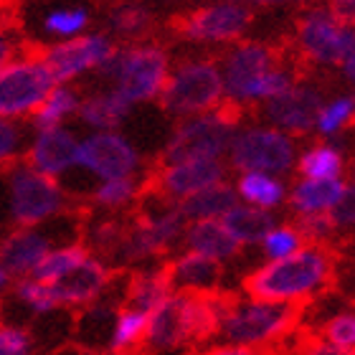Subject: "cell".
I'll return each mask as SVG.
<instances>
[{
    "label": "cell",
    "mask_w": 355,
    "mask_h": 355,
    "mask_svg": "<svg viewBox=\"0 0 355 355\" xmlns=\"http://www.w3.org/2000/svg\"><path fill=\"white\" fill-rule=\"evenodd\" d=\"M338 277V254L330 244L300 246L284 259L261 261L246 274L244 292L304 310L318 297L327 295Z\"/></svg>",
    "instance_id": "cell-1"
},
{
    "label": "cell",
    "mask_w": 355,
    "mask_h": 355,
    "mask_svg": "<svg viewBox=\"0 0 355 355\" xmlns=\"http://www.w3.org/2000/svg\"><path fill=\"white\" fill-rule=\"evenodd\" d=\"M218 69L226 107L236 112L259 110L297 79V69L272 44L257 38H241L223 49Z\"/></svg>",
    "instance_id": "cell-2"
},
{
    "label": "cell",
    "mask_w": 355,
    "mask_h": 355,
    "mask_svg": "<svg viewBox=\"0 0 355 355\" xmlns=\"http://www.w3.org/2000/svg\"><path fill=\"white\" fill-rule=\"evenodd\" d=\"M185 226L188 221L175 200L148 188L132 211V218L125 221L122 244L114 254L112 266L122 264L140 269V266L160 264L165 257L180 249Z\"/></svg>",
    "instance_id": "cell-3"
},
{
    "label": "cell",
    "mask_w": 355,
    "mask_h": 355,
    "mask_svg": "<svg viewBox=\"0 0 355 355\" xmlns=\"http://www.w3.org/2000/svg\"><path fill=\"white\" fill-rule=\"evenodd\" d=\"M223 292L216 295H185L173 292L157 310L148 315L145 348L153 353H175L216 338L223 310Z\"/></svg>",
    "instance_id": "cell-4"
},
{
    "label": "cell",
    "mask_w": 355,
    "mask_h": 355,
    "mask_svg": "<svg viewBox=\"0 0 355 355\" xmlns=\"http://www.w3.org/2000/svg\"><path fill=\"white\" fill-rule=\"evenodd\" d=\"M300 320H302V310L289 307V304L269 302V300L244 292L241 297L223 300L216 338L264 353V350L277 348L287 340L297 330Z\"/></svg>",
    "instance_id": "cell-5"
},
{
    "label": "cell",
    "mask_w": 355,
    "mask_h": 355,
    "mask_svg": "<svg viewBox=\"0 0 355 355\" xmlns=\"http://www.w3.org/2000/svg\"><path fill=\"white\" fill-rule=\"evenodd\" d=\"M173 59L171 51L157 41H132L122 49H114V56L104 67V79L112 92H117L130 107L157 102L163 92Z\"/></svg>",
    "instance_id": "cell-6"
},
{
    "label": "cell",
    "mask_w": 355,
    "mask_h": 355,
    "mask_svg": "<svg viewBox=\"0 0 355 355\" xmlns=\"http://www.w3.org/2000/svg\"><path fill=\"white\" fill-rule=\"evenodd\" d=\"M157 102L175 119L226 107V92H223L218 59L188 56V59L173 64Z\"/></svg>",
    "instance_id": "cell-7"
},
{
    "label": "cell",
    "mask_w": 355,
    "mask_h": 355,
    "mask_svg": "<svg viewBox=\"0 0 355 355\" xmlns=\"http://www.w3.org/2000/svg\"><path fill=\"white\" fill-rule=\"evenodd\" d=\"M297 150H300V140L277 130L264 119L259 122L239 119L229 150H226V165L234 173L261 171L287 178L295 173Z\"/></svg>",
    "instance_id": "cell-8"
},
{
    "label": "cell",
    "mask_w": 355,
    "mask_h": 355,
    "mask_svg": "<svg viewBox=\"0 0 355 355\" xmlns=\"http://www.w3.org/2000/svg\"><path fill=\"white\" fill-rule=\"evenodd\" d=\"M297 56L315 69H340L355 59V28L330 6H310L295 26Z\"/></svg>",
    "instance_id": "cell-9"
},
{
    "label": "cell",
    "mask_w": 355,
    "mask_h": 355,
    "mask_svg": "<svg viewBox=\"0 0 355 355\" xmlns=\"http://www.w3.org/2000/svg\"><path fill=\"white\" fill-rule=\"evenodd\" d=\"M8 214L15 226H46L69 214L71 198L61 180L33 171L28 163L8 168Z\"/></svg>",
    "instance_id": "cell-10"
},
{
    "label": "cell",
    "mask_w": 355,
    "mask_h": 355,
    "mask_svg": "<svg viewBox=\"0 0 355 355\" xmlns=\"http://www.w3.org/2000/svg\"><path fill=\"white\" fill-rule=\"evenodd\" d=\"M239 125V112L218 107L214 112L178 119L160 153V163L168 160H226V150Z\"/></svg>",
    "instance_id": "cell-11"
},
{
    "label": "cell",
    "mask_w": 355,
    "mask_h": 355,
    "mask_svg": "<svg viewBox=\"0 0 355 355\" xmlns=\"http://www.w3.org/2000/svg\"><path fill=\"white\" fill-rule=\"evenodd\" d=\"M56 84L41 51H18L0 67V117L28 122Z\"/></svg>",
    "instance_id": "cell-12"
},
{
    "label": "cell",
    "mask_w": 355,
    "mask_h": 355,
    "mask_svg": "<svg viewBox=\"0 0 355 355\" xmlns=\"http://www.w3.org/2000/svg\"><path fill=\"white\" fill-rule=\"evenodd\" d=\"M76 171L87 173L94 183L110 178H135L145 171V155L122 130H99L79 140Z\"/></svg>",
    "instance_id": "cell-13"
},
{
    "label": "cell",
    "mask_w": 355,
    "mask_h": 355,
    "mask_svg": "<svg viewBox=\"0 0 355 355\" xmlns=\"http://www.w3.org/2000/svg\"><path fill=\"white\" fill-rule=\"evenodd\" d=\"M114 38L110 33L87 31L82 36L53 41L44 49L46 67L51 69L56 84H76L89 74H102L114 56Z\"/></svg>",
    "instance_id": "cell-14"
},
{
    "label": "cell",
    "mask_w": 355,
    "mask_h": 355,
    "mask_svg": "<svg viewBox=\"0 0 355 355\" xmlns=\"http://www.w3.org/2000/svg\"><path fill=\"white\" fill-rule=\"evenodd\" d=\"M252 28V10L249 6L231 3V0H216L198 10L188 13L180 21V36L193 46L206 49H229L241 38H246Z\"/></svg>",
    "instance_id": "cell-15"
},
{
    "label": "cell",
    "mask_w": 355,
    "mask_h": 355,
    "mask_svg": "<svg viewBox=\"0 0 355 355\" xmlns=\"http://www.w3.org/2000/svg\"><path fill=\"white\" fill-rule=\"evenodd\" d=\"M325 99V92L310 79H300L289 84L282 94H277L274 99L259 107L264 122L274 125L282 132L292 135L295 140L312 135L315 127V117H318L320 104Z\"/></svg>",
    "instance_id": "cell-16"
},
{
    "label": "cell",
    "mask_w": 355,
    "mask_h": 355,
    "mask_svg": "<svg viewBox=\"0 0 355 355\" xmlns=\"http://www.w3.org/2000/svg\"><path fill=\"white\" fill-rule=\"evenodd\" d=\"M229 173L226 160H168L153 171V175L148 178V188L180 203L211 185L229 180Z\"/></svg>",
    "instance_id": "cell-17"
},
{
    "label": "cell",
    "mask_w": 355,
    "mask_h": 355,
    "mask_svg": "<svg viewBox=\"0 0 355 355\" xmlns=\"http://www.w3.org/2000/svg\"><path fill=\"white\" fill-rule=\"evenodd\" d=\"M79 140L82 135L71 125L31 130L23 163H28L33 171L44 175L61 180L71 175L79 165Z\"/></svg>",
    "instance_id": "cell-18"
},
{
    "label": "cell",
    "mask_w": 355,
    "mask_h": 355,
    "mask_svg": "<svg viewBox=\"0 0 355 355\" xmlns=\"http://www.w3.org/2000/svg\"><path fill=\"white\" fill-rule=\"evenodd\" d=\"M112 282H114V266L96 254H89L82 264L74 266L59 282H53L51 287L61 310H84L110 292Z\"/></svg>",
    "instance_id": "cell-19"
},
{
    "label": "cell",
    "mask_w": 355,
    "mask_h": 355,
    "mask_svg": "<svg viewBox=\"0 0 355 355\" xmlns=\"http://www.w3.org/2000/svg\"><path fill=\"white\" fill-rule=\"evenodd\" d=\"M353 188L345 178H300L297 175L287 185L289 214L297 218L307 216H330L333 208L343 200V196Z\"/></svg>",
    "instance_id": "cell-20"
},
{
    "label": "cell",
    "mask_w": 355,
    "mask_h": 355,
    "mask_svg": "<svg viewBox=\"0 0 355 355\" xmlns=\"http://www.w3.org/2000/svg\"><path fill=\"white\" fill-rule=\"evenodd\" d=\"M163 266L173 284V292H185V295L223 292V266L196 252L178 249L168 257Z\"/></svg>",
    "instance_id": "cell-21"
},
{
    "label": "cell",
    "mask_w": 355,
    "mask_h": 355,
    "mask_svg": "<svg viewBox=\"0 0 355 355\" xmlns=\"http://www.w3.org/2000/svg\"><path fill=\"white\" fill-rule=\"evenodd\" d=\"M53 246V236L44 226H15L0 241V264L13 279L31 277L44 254Z\"/></svg>",
    "instance_id": "cell-22"
},
{
    "label": "cell",
    "mask_w": 355,
    "mask_h": 355,
    "mask_svg": "<svg viewBox=\"0 0 355 355\" xmlns=\"http://www.w3.org/2000/svg\"><path fill=\"white\" fill-rule=\"evenodd\" d=\"M180 249L196 252L221 266H226L229 261H234L239 254L244 252V249L236 244V239L229 234V229L223 226L221 218L188 221V226H185V231H183Z\"/></svg>",
    "instance_id": "cell-23"
},
{
    "label": "cell",
    "mask_w": 355,
    "mask_h": 355,
    "mask_svg": "<svg viewBox=\"0 0 355 355\" xmlns=\"http://www.w3.org/2000/svg\"><path fill=\"white\" fill-rule=\"evenodd\" d=\"M234 193L236 200L246 203V206L261 208L269 214H277L287 206V178L272 175V173L261 171H244L236 173L234 178Z\"/></svg>",
    "instance_id": "cell-24"
},
{
    "label": "cell",
    "mask_w": 355,
    "mask_h": 355,
    "mask_svg": "<svg viewBox=\"0 0 355 355\" xmlns=\"http://www.w3.org/2000/svg\"><path fill=\"white\" fill-rule=\"evenodd\" d=\"M132 114V107L117 94L107 89H96L82 94V104L76 112V122L87 127V132H99V130H119L127 117Z\"/></svg>",
    "instance_id": "cell-25"
},
{
    "label": "cell",
    "mask_w": 355,
    "mask_h": 355,
    "mask_svg": "<svg viewBox=\"0 0 355 355\" xmlns=\"http://www.w3.org/2000/svg\"><path fill=\"white\" fill-rule=\"evenodd\" d=\"M148 191V178H110V180H96L89 200L99 214L110 216H125L137 208Z\"/></svg>",
    "instance_id": "cell-26"
},
{
    "label": "cell",
    "mask_w": 355,
    "mask_h": 355,
    "mask_svg": "<svg viewBox=\"0 0 355 355\" xmlns=\"http://www.w3.org/2000/svg\"><path fill=\"white\" fill-rule=\"evenodd\" d=\"M173 295V284L168 279L163 264H150L135 269L125 284V304L142 312H153Z\"/></svg>",
    "instance_id": "cell-27"
},
{
    "label": "cell",
    "mask_w": 355,
    "mask_h": 355,
    "mask_svg": "<svg viewBox=\"0 0 355 355\" xmlns=\"http://www.w3.org/2000/svg\"><path fill=\"white\" fill-rule=\"evenodd\" d=\"M348 155L338 140H315L297 150L295 173L300 178H345Z\"/></svg>",
    "instance_id": "cell-28"
},
{
    "label": "cell",
    "mask_w": 355,
    "mask_h": 355,
    "mask_svg": "<svg viewBox=\"0 0 355 355\" xmlns=\"http://www.w3.org/2000/svg\"><path fill=\"white\" fill-rule=\"evenodd\" d=\"M79 104H82V92L76 89V84H53L51 92L41 102V107L28 119L31 130L71 125L76 119Z\"/></svg>",
    "instance_id": "cell-29"
},
{
    "label": "cell",
    "mask_w": 355,
    "mask_h": 355,
    "mask_svg": "<svg viewBox=\"0 0 355 355\" xmlns=\"http://www.w3.org/2000/svg\"><path fill=\"white\" fill-rule=\"evenodd\" d=\"M92 26V10L84 3H56L41 15L38 28L49 41H67L82 36Z\"/></svg>",
    "instance_id": "cell-30"
},
{
    "label": "cell",
    "mask_w": 355,
    "mask_h": 355,
    "mask_svg": "<svg viewBox=\"0 0 355 355\" xmlns=\"http://www.w3.org/2000/svg\"><path fill=\"white\" fill-rule=\"evenodd\" d=\"M223 226L229 229V234L236 239V244L241 249H249V246H257L259 239L264 236V231L277 221V214H269V211H261V208L246 206L241 200H236L234 206L221 216Z\"/></svg>",
    "instance_id": "cell-31"
},
{
    "label": "cell",
    "mask_w": 355,
    "mask_h": 355,
    "mask_svg": "<svg viewBox=\"0 0 355 355\" xmlns=\"http://www.w3.org/2000/svg\"><path fill=\"white\" fill-rule=\"evenodd\" d=\"M107 28L112 38H119L125 44L142 41L153 28V13L142 3L122 0L117 6H112V10L107 13Z\"/></svg>",
    "instance_id": "cell-32"
},
{
    "label": "cell",
    "mask_w": 355,
    "mask_h": 355,
    "mask_svg": "<svg viewBox=\"0 0 355 355\" xmlns=\"http://www.w3.org/2000/svg\"><path fill=\"white\" fill-rule=\"evenodd\" d=\"M353 119H355V96L350 92L325 96L318 110L312 132L318 135L320 140H338L340 135H345L350 130Z\"/></svg>",
    "instance_id": "cell-33"
},
{
    "label": "cell",
    "mask_w": 355,
    "mask_h": 355,
    "mask_svg": "<svg viewBox=\"0 0 355 355\" xmlns=\"http://www.w3.org/2000/svg\"><path fill=\"white\" fill-rule=\"evenodd\" d=\"M234 203H236L234 185L223 180V183H216L206 191L196 193L191 198L180 200L178 206L183 211L185 221H208V218H221Z\"/></svg>",
    "instance_id": "cell-34"
},
{
    "label": "cell",
    "mask_w": 355,
    "mask_h": 355,
    "mask_svg": "<svg viewBox=\"0 0 355 355\" xmlns=\"http://www.w3.org/2000/svg\"><path fill=\"white\" fill-rule=\"evenodd\" d=\"M145 333H148V312L122 304L117 307L114 318H112L110 335H107V348L114 350H137L145 343Z\"/></svg>",
    "instance_id": "cell-35"
},
{
    "label": "cell",
    "mask_w": 355,
    "mask_h": 355,
    "mask_svg": "<svg viewBox=\"0 0 355 355\" xmlns=\"http://www.w3.org/2000/svg\"><path fill=\"white\" fill-rule=\"evenodd\" d=\"M89 249L82 241H64V244H53L49 252L44 254V259L38 261V266L33 269L31 277L46 282V284H53L59 282L61 277H67L74 266H79L89 257Z\"/></svg>",
    "instance_id": "cell-36"
},
{
    "label": "cell",
    "mask_w": 355,
    "mask_h": 355,
    "mask_svg": "<svg viewBox=\"0 0 355 355\" xmlns=\"http://www.w3.org/2000/svg\"><path fill=\"white\" fill-rule=\"evenodd\" d=\"M122 234H125V218H122V216L102 214V216H96L94 221L87 223L82 244L87 246L92 254L102 257L104 261L112 264L119 244H122Z\"/></svg>",
    "instance_id": "cell-37"
},
{
    "label": "cell",
    "mask_w": 355,
    "mask_h": 355,
    "mask_svg": "<svg viewBox=\"0 0 355 355\" xmlns=\"http://www.w3.org/2000/svg\"><path fill=\"white\" fill-rule=\"evenodd\" d=\"M302 231L297 226V221H274L269 229L264 231V236L259 239L257 249L261 252L264 261L284 259L289 254H295L300 246H304Z\"/></svg>",
    "instance_id": "cell-38"
},
{
    "label": "cell",
    "mask_w": 355,
    "mask_h": 355,
    "mask_svg": "<svg viewBox=\"0 0 355 355\" xmlns=\"http://www.w3.org/2000/svg\"><path fill=\"white\" fill-rule=\"evenodd\" d=\"M10 292L18 300V304L26 307L31 315H51V312L61 310L59 302H56V295H53V287L46 284V282L36 279V277L15 279Z\"/></svg>",
    "instance_id": "cell-39"
},
{
    "label": "cell",
    "mask_w": 355,
    "mask_h": 355,
    "mask_svg": "<svg viewBox=\"0 0 355 355\" xmlns=\"http://www.w3.org/2000/svg\"><path fill=\"white\" fill-rule=\"evenodd\" d=\"M315 335L325 338L327 343L343 350H355V312L350 307L327 310Z\"/></svg>",
    "instance_id": "cell-40"
},
{
    "label": "cell",
    "mask_w": 355,
    "mask_h": 355,
    "mask_svg": "<svg viewBox=\"0 0 355 355\" xmlns=\"http://www.w3.org/2000/svg\"><path fill=\"white\" fill-rule=\"evenodd\" d=\"M28 135V122H15V119L0 117V171H8L15 163H21L23 155H26Z\"/></svg>",
    "instance_id": "cell-41"
},
{
    "label": "cell",
    "mask_w": 355,
    "mask_h": 355,
    "mask_svg": "<svg viewBox=\"0 0 355 355\" xmlns=\"http://www.w3.org/2000/svg\"><path fill=\"white\" fill-rule=\"evenodd\" d=\"M0 355H36V343L26 327L0 325Z\"/></svg>",
    "instance_id": "cell-42"
},
{
    "label": "cell",
    "mask_w": 355,
    "mask_h": 355,
    "mask_svg": "<svg viewBox=\"0 0 355 355\" xmlns=\"http://www.w3.org/2000/svg\"><path fill=\"white\" fill-rule=\"evenodd\" d=\"M297 226L302 231L304 241L310 244H330L338 231H335L330 216H307V218H297Z\"/></svg>",
    "instance_id": "cell-43"
},
{
    "label": "cell",
    "mask_w": 355,
    "mask_h": 355,
    "mask_svg": "<svg viewBox=\"0 0 355 355\" xmlns=\"http://www.w3.org/2000/svg\"><path fill=\"white\" fill-rule=\"evenodd\" d=\"M287 355H355L353 350H343L333 343H327L325 338L320 335H310V338H302L297 340Z\"/></svg>",
    "instance_id": "cell-44"
},
{
    "label": "cell",
    "mask_w": 355,
    "mask_h": 355,
    "mask_svg": "<svg viewBox=\"0 0 355 355\" xmlns=\"http://www.w3.org/2000/svg\"><path fill=\"white\" fill-rule=\"evenodd\" d=\"M330 221H333L338 236H340V234H348V231L353 229V223H355V191L353 188H350V191L343 196L340 203L333 208Z\"/></svg>",
    "instance_id": "cell-45"
},
{
    "label": "cell",
    "mask_w": 355,
    "mask_h": 355,
    "mask_svg": "<svg viewBox=\"0 0 355 355\" xmlns=\"http://www.w3.org/2000/svg\"><path fill=\"white\" fill-rule=\"evenodd\" d=\"M18 51H23L21 36H18V31H15L13 23L0 13V67H3L6 61L13 59Z\"/></svg>",
    "instance_id": "cell-46"
},
{
    "label": "cell",
    "mask_w": 355,
    "mask_h": 355,
    "mask_svg": "<svg viewBox=\"0 0 355 355\" xmlns=\"http://www.w3.org/2000/svg\"><path fill=\"white\" fill-rule=\"evenodd\" d=\"M198 355H264L261 350L244 348V345H234V343H214V345H206Z\"/></svg>",
    "instance_id": "cell-47"
},
{
    "label": "cell",
    "mask_w": 355,
    "mask_h": 355,
    "mask_svg": "<svg viewBox=\"0 0 355 355\" xmlns=\"http://www.w3.org/2000/svg\"><path fill=\"white\" fill-rule=\"evenodd\" d=\"M241 6H310L315 0H231Z\"/></svg>",
    "instance_id": "cell-48"
},
{
    "label": "cell",
    "mask_w": 355,
    "mask_h": 355,
    "mask_svg": "<svg viewBox=\"0 0 355 355\" xmlns=\"http://www.w3.org/2000/svg\"><path fill=\"white\" fill-rule=\"evenodd\" d=\"M13 282H15V279L10 277V272H8L6 266L0 264V300L10 295V289H13Z\"/></svg>",
    "instance_id": "cell-49"
},
{
    "label": "cell",
    "mask_w": 355,
    "mask_h": 355,
    "mask_svg": "<svg viewBox=\"0 0 355 355\" xmlns=\"http://www.w3.org/2000/svg\"><path fill=\"white\" fill-rule=\"evenodd\" d=\"M99 355H137V353H132V350H114V348H107V350H102Z\"/></svg>",
    "instance_id": "cell-50"
},
{
    "label": "cell",
    "mask_w": 355,
    "mask_h": 355,
    "mask_svg": "<svg viewBox=\"0 0 355 355\" xmlns=\"http://www.w3.org/2000/svg\"><path fill=\"white\" fill-rule=\"evenodd\" d=\"M0 3H3V0H0Z\"/></svg>",
    "instance_id": "cell-51"
}]
</instances>
